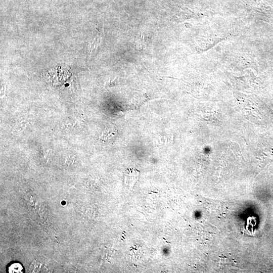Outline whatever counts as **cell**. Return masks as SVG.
Masks as SVG:
<instances>
[{
    "instance_id": "1",
    "label": "cell",
    "mask_w": 273,
    "mask_h": 273,
    "mask_svg": "<svg viewBox=\"0 0 273 273\" xmlns=\"http://www.w3.org/2000/svg\"><path fill=\"white\" fill-rule=\"evenodd\" d=\"M9 272H23L22 266L19 263H14L9 267Z\"/></svg>"
}]
</instances>
